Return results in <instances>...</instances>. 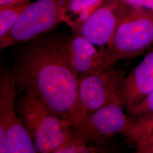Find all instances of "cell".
<instances>
[{"label":"cell","instance_id":"cell-10","mask_svg":"<svg viewBox=\"0 0 153 153\" xmlns=\"http://www.w3.org/2000/svg\"><path fill=\"white\" fill-rule=\"evenodd\" d=\"M153 90V48L122 79L119 94L127 112Z\"/></svg>","mask_w":153,"mask_h":153},{"label":"cell","instance_id":"cell-4","mask_svg":"<svg viewBox=\"0 0 153 153\" xmlns=\"http://www.w3.org/2000/svg\"><path fill=\"white\" fill-rule=\"evenodd\" d=\"M126 72L115 66L78 78L76 104L71 127L79 126L88 117L119 96Z\"/></svg>","mask_w":153,"mask_h":153},{"label":"cell","instance_id":"cell-14","mask_svg":"<svg viewBox=\"0 0 153 153\" xmlns=\"http://www.w3.org/2000/svg\"><path fill=\"white\" fill-rule=\"evenodd\" d=\"M131 118L153 114V90L136 106L128 112Z\"/></svg>","mask_w":153,"mask_h":153},{"label":"cell","instance_id":"cell-11","mask_svg":"<svg viewBox=\"0 0 153 153\" xmlns=\"http://www.w3.org/2000/svg\"><path fill=\"white\" fill-rule=\"evenodd\" d=\"M105 0H65L63 22L72 30L86 20Z\"/></svg>","mask_w":153,"mask_h":153},{"label":"cell","instance_id":"cell-2","mask_svg":"<svg viewBox=\"0 0 153 153\" xmlns=\"http://www.w3.org/2000/svg\"><path fill=\"white\" fill-rule=\"evenodd\" d=\"M153 46V11L123 2L114 35L104 48L102 70L114 67L119 61L141 55Z\"/></svg>","mask_w":153,"mask_h":153},{"label":"cell","instance_id":"cell-8","mask_svg":"<svg viewBox=\"0 0 153 153\" xmlns=\"http://www.w3.org/2000/svg\"><path fill=\"white\" fill-rule=\"evenodd\" d=\"M61 51L68 65L77 78L102 70L104 48L95 45L75 31L70 36L59 38Z\"/></svg>","mask_w":153,"mask_h":153},{"label":"cell","instance_id":"cell-13","mask_svg":"<svg viewBox=\"0 0 153 153\" xmlns=\"http://www.w3.org/2000/svg\"><path fill=\"white\" fill-rule=\"evenodd\" d=\"M30 3L26 0L0 8V38L9 32Z\"/></svg>","mask_w":153,"mask_h":153},{"label":"cell","instance_id":"cell-12","mask_svg":"<svg viewBox=\"0 0 153 153\" xmlns=\"http://www.w3.org/2000/svg\"><path fill=\"white\" fill-rule=\"evenodd\" d=\"M125 134L137 145L153 138V114L131 119Z\"/></svg>","mask_w":153,"mask_h":153},{"label":"cell","instance_id":"cell-1","mask_svg":"<svg viewBox=\"0 0 153 153\" xmlns=\"http://www.w3.org/2000/svg\"><path fill=\"white\" fill-rule=\"evenodd\" d=\"M59 38L45 33L24 43L11 71L17 92L35 95L71 126L78 79L64 58Z\"/></svg>","mask_w":153,"mask_h":153},{"label":"cell","instance_id":"cell-16","mask_svg":"<svg viewBox=\"0 0 153 153\" xmlns=\"http://www.w3.org/2000/svg\"><path fill=\"white\" fill-rule=\"evenodd\" d=\"M0 153H11L9 138L2 129H0Z\"/></svg>","mask_w":153,"mask_h":153},{"label":"cell","instance_id":"cell-5","mask_svg":"<svg viewBox=\"0 0 153 153\" xmlns=\"http://www.w3.org/2000/svg\"><path fill=\"white\" fill-rule=\"evenodd\" d=\"M119 96L95 111L79 126L71 127L67 140L79 144L105 147L109 140L124 134L131 117L124 112Z\"/></svg>","mask_w":153,"mask_h":153},{"label":"cell","instance_id":"cell-17","mask_svg":"<svg viewBox=\"0 0 153 153\" xmlns=\"http://www.w3.org/2000/svg\"><path fill=\"white\" fill-rule=\"evenodd\" d=\"M137 152L139 153H153V138L136 145Z\"/></svg>","mask_w":153,"mask_h":153},{"label":"cell","instance_id":"cell-6","mask_svg":"<svg viewBox=\"0 0 153 153\" xmlns=\"http://www.w3.org/2000/svg\"><path fill=\"white\" fill-rule=\"evenodd\" d=\"M65 0H37L31 2L13 27L0 38V49L32 40L52 31L63 22Z\"/></svg>","mask_w":153,"mask_h":153},{"label":"cell","instance_id":"cell-7","mask_svg":"<svg viewBox=\"0 0 153 153\" xmlns=\"http://www.w3.org/2000/svg\"><path fill=\"white\" fill-rule=\"evenodd\" d=\"M16 82L4 64L0 69V129L5 131L11 153H38L33 140L16 112Z\"/></svg>","mask_w":153,"mask_h":153},{"label":"cell","instance_id":"cell-9","mask_svg":"<svg viewBox=\"0 0 153 153\" xmlns=\"http://www.w3.org/2000/svg\"><path fill=\"white\" fill-rule=\"evenodd\" d=\"M123 4L122 0H105L72 31L79 33L94 45L105 48L114 35Z\"/></svg>","mask_w":153,"mask_h":153},{"label":"cell","instance_id":"cell-3","mask_svg":"<svg viewBox=\"0 0 153 153\" xmlns=\"http://www.w3.org/2000/svg\"><path fill=\"white\" fill-rule=\"evenodd\" d=\"M16 108L38 153H56L65 142L71 126L35 95L25 93Z\"/></svg>","mask_w":153,"mask_h":153},{"label":"cell","instance_id":"cell-18","mask_svg":"<svg viewBox=\"0 0 153 153\" xmlns=\"http://www.w3.org/2000/svg\"><path fill=\"white\" fill-rule=\"evenodd\" d=\"M26 0H0V8L11 5Z\"/></svg>","mask_w":153,"mask_h":153},{"label":"cell","instance_id":"cell-15","mask_svg":"<svg viewBox=\"0 0 153 153\" xmlns=\"http://www.w3.org/2000/svg\"><path fill=\"white\" fill-rule=\"evenodd\" d=\"M126 5L153 12V0H122Z\"/></svg>","mask_w":153,"mask_h":153}]
</instances>
